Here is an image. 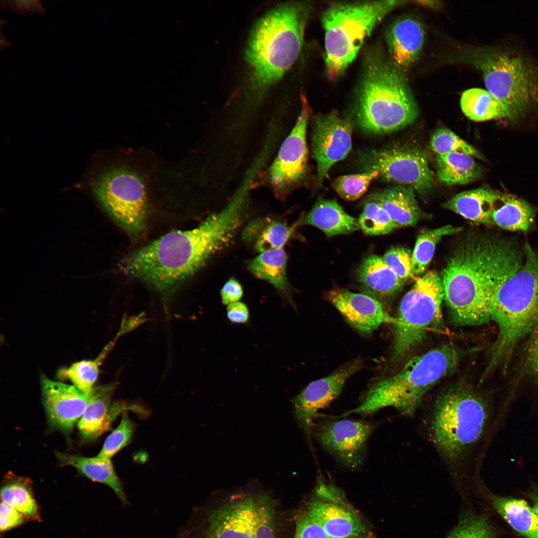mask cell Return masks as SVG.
Instances as JSON below:
<instances>
[{
	"label": "cell",
	"mask_w": 538,
	"mask_h": 538,
	"mask_svg": "<svg viewBox=\"0 0 538 538\" xmlns=\"http://www.w3.org/2000/svg\"><path fill=\"white\" fill-rule=\"evenodd\" d=\"M245 201L237 193L196 228L170 232L132 252L120 263L121 270L170 295L231 241L243 221Z\"/></svg>",
	"instance_id": "1"
},
{
	"label": "cell",
	"mask_w": 538,
	"mask_h": 538,
	"mask_svg": "<svg viewBox=\"0 0 538 538\" xmlns=\"http://www.w3.org/2000/svg\"><path fill=\"white\" fill-rule=\"evenodd\" d=\"M524 256L507 239L472 235L459 242L441 278L444 300L454 321L469 326L488 322L497 291L521 267Z\"/></svg>",
	"instance_id": "2"
},
{
	"label": "cell",
	"mask_w": 538,
	"mask_h": 538,
	"mask_svg": "<svg viewBox=\"0 0 538 538\" xmlns=\"http://www.w3.org/2000/svg\"><path fill=\"white\" fill-rule=\"evenodd\" d=\"M311 9L306 2H286L271 8L256 23L245 52L251 98L259 100L295 62Z\"/></svg>",
	"instance_id": "3"
},
{
	"label": "cell",
	"mask_w": 538,
	"mask_h": 538,
	"mask_svg": "<svg viewBox=\"0 0 538 538\" xmlns=\"http://www.w3.org/2000/svg\"><path fill=\"white\" fill-rule=\"evenodd\" d=\"M459 359L458 351L450 344L414 357L398 373L373 384L359 405L342 416L352 413L366 416L389 406L411 416L426 393L454 370Z\"/></svg>",
	"instance_id": "4"
},
{
	"label": "cell",
	"mask_w": 538,
	"mask_h": 538,
	"mask_svg": "<svg viewBox=\"0 0 538 538\" xmlns=\"http://www.w3.org/2000/svg\"><path fill=\"white\" fill-rule=\"evenodd\" d=\"M521 267L500 287L491 319L498 325L487 370L506 364L518 343L538 327V254L527 243Z\"/></svg>",
	"instance_id": "5"
},
{
	"label": "cell",
	"mask_w": 538,
	"mask_h": 538,
	"mask_svg": "<svg viewBox=\"0 0 538 538\" xmlns=\"http://www.w3.org/2000/svg\"><path fill=\"white\" fill-rule=\"evenodd\" d=\"M418 108L402 72L380 54L369 58L359 92L356 117L360 127L385 134L412 124Z\"/></svg>",
	"instance_id": "6"
},
{
	"label": "cell",
	"mask_w": 538,
	"mask_h": 538,
	"mask_svg": "<svg viewBox=\"0 0 538 538\" xmlns=\"http://www.w3.org/2000/svg\"><path fill=\"white\" fill-rule=\"evenodd\" d=\"M490 410L474 391L453 388L436 400L428 423L430 439L438 453L452 465L462 463L487 428Z\"/></svg>",
	"instance_id": "7"
},
{
	"label": "cell",
	"mask_w": 538,
	"mask_h": 538,
	"mask_svg": "<svg viewBox=\"0 0 538 538\" xmlns=\"http://www.w3.org/2000/svg\"><path fill=\"white\" fill-rule=\"evenodd\" d=\"M403 0L339 3L323 13L325 65L329 80L341 76L375 27Z\"/></svg>",
	"instance_id": "8"
},
{
	"label": "cell",
	"mask_w": 538,
	"mask_h": 538,
	"mask_svg": "<svg viewBox=\"0 0 538 538\" xmlns=\"http://www.w3.org/2000/svg\"><path fill=\"white\" fill-rule=\"evenodd\" d=\"M474 63L482 73L487 90L515 120L538 106V67L529 58L508 48L479 51Z\"/></svg>",
	"instance_id": "9"
},
{
	"label": "cell",
	"mask_w": 538,
	"mask_h": 538,
	"mask_svg": "<svg viewBox=\"0 0 538 538\" xmlns=\"http://www.w3.org/2000/svg\"><path fill=\"white\" fill-rule=\"evenodd\" d=\"M444 293L441 278L429 271L415 281L402 299L393 342L392 359L402 358L442 323Z\"/></svg>",
	"instance_id": "10"
},
{
	"label": "cell",
	"mask_w": 538,
	"mask_h": 538,
	"mask_svg": "<svg viewBox=\"0 0 538 538\" xmlns=\"http://www.w3.org/2000/svg\"><path fill=\"white\" fill-rule=\"evenodd\" d=\"M277 512L266 494H242L215 509L204 538H279Z\"/></svg>",
	"instance_id": "11"
},
{
	"label": "cell",
	"mask_w": 538,
	"mask_h": 538,
	"mask_svg": "<svg viewBox=\"0 0 538 538\" xmlns=\"http://www.w3.org/2000/svg\"><path fill=\"white\" fill-rule=\"evenodd\" d=\"M93 191L103 207L129 234L139 235L146 227L147 199L142 178L121 167L101 175L93 184Z\"/></svg>",
	"instance_id": "12"
},
{
	"label": "cell",
	"mask_w": 538,
	"mask_h": 538,
	"mask_svg": "<svg viewBox=\"0 0 538 538\" xmlns=\"http://www.w3.org/2000/svg\"><path fill=\"white\" fill-rule=\"evenodd\" d=\"M367 163L369 170L377 171L383 180L420 193L429 191L434 183L427 155L419 148L394 146L374 150L367 156Z\"/></svg>",
	"instance_id": "13"
},
{
	"label": "cell",
	"mask_w": 538,
	"mask_h": 538,
	"mask_svg": "<svg viewBox=\"0 0 538 538\" xmlns=\"http://www.w3.org/2000/svg\"><path fill=\"white\" fill-rule=\"evenodd\" d=\"M374 425L358 419H325L314 421L311 436L341 464L351 469L362 465L367 442Z\"/></svg>",
	"instance_id": "14"
},
{
	"label": "cell",
	"mask_w": 538,
	"mask_h": 538,
	"mask_svg": "<svg viewBox=\"0 0 538 538\" xmlns=\"http://www.w3.org/2000/svg\"><path fill=\"white\" fill-rule=\"evenodd\" d=\"M352 133L349 121L336 112L315 117L311 143L317 165L318 186L322 185L331 167L345 158L350 152L352 146Z\"/></svg>",
	"instance_id": "15"
},
{
	"label": "cell",
	"mask_w": 538,
	"mask_h": 538,
	"mask_svg": "<svg viewBox=\"0 0 538 538\" xmlns=\"http://www.w3.org/2000/svg\"><path fill=\"white\" fill-rule=\"evenodd\" d=\"M314 494L305 513L323 528L330 538L358 537L363 534L362 521L340 504L342 493L331 482L319 477Z\"/></svg>",
	"instance_id": "16"
},
{
	"label": "cell",
	"mask_w": 538,
	"mask_h": 538,
	"mask_svg": "<svg viewBox=\"0 0 538 538\" xmlns=\"http://www.w3.org/2000/svg\"><path fill=\"white\" fill-rule=\"evenodd\" d=\"M362 367L363 363L359 359L348 363L330 375L312 382L291 400L295 419L309 442L318 411L339 396L347 380Z\"/></svg>",
	"instance_id": "17"
},
{
	"label": "cell",
	"mask_w": 538,
	"mask_h": 538,
	"mask_svg": "<svg viewBox=\"0 0 538 538\" xmlns=\"http://www.w3.org/2000/svg\"><path fill=\"white\" fill-rule=\"evenodd\" d=\"M309 108L305 99L292 131L281 145L269 171L270 184L283 193L298 182L304 175L307 162L306 129Z\"/></svg>",
	"instance_id": "18"
},
{
	"label": "cell",
	"mask_w": 538,
	"mask_h": 538,
	"mask_svg": "<svg viewBox=\"0 0 538 538\" xmlns=\"http://www.w3.org/2000/svg\"><path fill=\"white\" fill-rule=\"evenodd\" d=\"M327 298L347 322L364 335L371 334L383 324L397 322L381 302L364 293L335 288L328 293Z\"/></svg>",
	"instance_id": "19"
},
{
	"label": "cell",
	"mask_w": 538,
	"mask_h": 538,
	"mask_svg": "<svg viewBox=\"0 0 538 538\" xmlns=\"http://www.w3.org/2000/svg\"><path fill=\"white\" fill-rule=\"evenodd\" d=\"M43 405L48 420L60 430L68 431L82 416L88 395L73 385L40 377Z\"/></svg>",
	"instance_id": "20"
},
{
	"label": "cell",
	"mask_w": 538,
	"mask_h": 538,
	"mask_svg": "<svg viewBox=\"0 0 538 538\" xmlns=\"http://www.w3.org/2000/svg\"><path fill=\"white\" fill-rule=\"evenodd\" d=\"M114 381L94 387L88 395L85 410L78 422L81 435L87 440L95 439L109 429L120 413L134 410L143 413L144 409L135 404L124 402L112 404V398L117 387Z\"/></svg>",
	"instance_id": "21"
},
{
	"label": "cell",
	"mask_w": 538,
	"mask_h": 538,
	"mask_svg": "<svg viewBox=\"0 0 538 538\" xmlns=\"http://www.w3.org/2000/svg\"><path fill=\"white\" fill-rule=\"evenodd\" d=\"M386 41L391 62L401 72L413 67L419 60L424 42V30L413 16L396 19L388 28Z\"/></svg>",
	"instance_id": "22"
},
{
	"label": "cell",
	"mask_w": 538,
	"mask_h": 538,
	"mask_svg": "<svg viewBox=\"0 0 538 538\" xmlns=\"http://www.w3.org/2000/svg\"><path fill=\"white\" fill-rule=\"evenodd\" d=\"M357 276L362 293L378 300L386 308L401 291L404 283V281L386 264L383 258L375 255L368 256L362 262Z\"/></svg>",
	"instance_id": "23"
},
{
	"label": "cell",
	"mask_w": 538,
	"mask_h": 538,
	"mask_svg": "<svg viewBox=\"0 0 538 538\" xmlns=\"http://www.w3.org/2000/svg\"><path fill=\"white\" fill-rule=\"evenodd\" d=\"M288 225L282 220L263 217L252 220L245 228L243 240L259 253L283 248L299 225Z\"/></svg>",
	"instance_id": "24"
},
{
	"label": "cell",
	"mask_w": 538,
	"mask_h": 538,
	"mask_svg": "<svg viewBox=\"0 0 538 538\" xmlns=\"http://www.w3.org/2000/svg\"><path fill=\"white\" fill-rule=\"evenodd\" d=\"M501 193L486 187L461 192L442 206L473 222L494 225L492 213Z\"/></svg>",
	"instance_id": "25"
},
{
	"label": "cell",
	"mask_w": 538,
	"mask_h": 538,
	"mask_svg": "<svg viewBox=\"0 0 538 538\" xmlns=\"http://www.w3.org/2000/svg\"><path fill=\"white\" fill-rule=\"evenodd\" d=\"M299 222L318 228L328 237L349 234L360 229L359 219L347 214L334 200H319Z\"/></svg>",
	"instance_id": "26"
},
{
	"label": "cell",
	"mask_w": 538,
	"mask_h": 538,
	"mask_svg": "<svg viewBox=\"0 0 538 538\" xmlns=\"http://www.w3.org/2000/svg\"><path fill=\"white\" fill-rule=\"evenodd\" d=\"M411 187L399 185L374 195L397 227L413 226L426 216Z\"/></svg>",
	"instance_id": "27"
},
{
	"label": "cell",
	"mask_w": 538,
	"mask_h": 538,
	"mask_svg": "<svg viewBox=\"0 0 538 538\" xmlns=\"http://www.w3.org/2000/svg\"><path fill=\"white\" fill-rule=\"evenodd\" d=\"M57 457L64 465L75 467L91 480L110 487L124 505L128 502L122 483L116 474L111 459L98 455L94 457L58 453Z\"/></svg>",
	"instance_id": "28"
},
{
	"label": "cell",
	"mask_w": 538,
	"mask_h": 538,
	"mask_svg": "<svg viewBox=\"0 0 538 538\" xmlns=\"http://www.w3.org/2000/svg\"><path fill=\"white\" fill-rule=\"evenodd\" d=\"M498 513L518 533L526 538H538V515L523 499L492 495Z\"/></svg>",
	"instance_id": "29"
},
{
	"label": "cell",
	"mask_w": 538,
	"mask_h": 538,
	"mask_svg": "<svg viewBox=\"0 0 538 538\" xmlns=\"http://www.w3.org/2000/svg\"><path fill=\"white\" fill-rule=\"evenodd\" d=\"M535 215L534 208L526 201L511 194H501L492 213L493 225L511 231H526Z\"/></svg>",
	"instance_id": "30"
},
{
	"label": "cell",
	"mask_w": 538,
	"mask_h": 538,
	"mask_svg": "<svg viewBox=\"0 0 538 538\" xmlns=\"http://www.w3.org/2000/svg\"><path fill=\"white\" fill-rule=\"evenodd\" d=\"M287 261V255L283 248H278L259 253L250 261L248 269L255 276L269 282L289 299L290 290L286 274Z\"/></svg>",
	"instance_id": "31"
},
{
	"label": "cell",
	"mask_w": 538,
	"mask_h": 538,
	"mask_svg": "<svg viewBox=\"0 0 538 538\" xmlns=\"http://www.w3.org/2000/svg\"><path fill=\"white\" fill-rule=\"evenodd\" d=\"M436 165L437 179L449 186L472 182L482 174L481 168L473 157L461 152L437 156Z\"/></svg>",
	"instance_id": "32"
},
{
	"label": "cell",
	"mask_w": 538,
	"mask_h": 538,
	"mask_svg": "<svg viewBox=\"0 0 538 538\" xmlns=\"http://www.w3.org/2000/svg\"><path fill=\"white\" fill-rule=\"evenodd\" d=\"M460 107L464 114L475 122L511 119L506 107L487 90L481 88L465 91L460 98Z\"/></svg>",
	"instance_id": "33"
},
{
	"label": "cell",
	"mask_w": 538,
	"mask_h": 538,
	"mask_svg": "<svg viewBox=\"0 0 538 538\" xmlns=\"http://www.w3.org/2000/svg\"><path fill=\"white\" fill-rule=\"evenodd\" d=\"M117 339L115 337L109 342L95 359L79 361L68 367L61 368L57 372V377L62 380L69 381L73 386L88 395L94 387L101 365L114 347Z\"/></svg>",
	"instance_id": "34"
},
{
	"label": "cell",
	"mask_w": 538,
	"mask_h": 538,
	"mask_svg": "<svg viewBox=\"0 0 538 538\" xmlns=\"http://www.w3.org/2000/svg\"><path fill=\"white\" fill-rule=\"evenodd\" d=\"M462 229L461 227L447 225L422 232L417 237L411 255L412 276L423 273L432 260L437 244L442 237L457 234Z\"/></svg>",
	"instance_id": "35"
},
{
	"label": "cell",
	"mask_w": 538,
	"mask_h": 538,
	"mask_svg": "<svg viewBox=\"0 0 538 538\" xmlns=\"http://www.w3.org/2000/svg\"><path fill=\"white\" fill-rule=\"evenodd\" d=\"M28 482L23 478L13 479L1 489V501L14 508L23 515L39 518L38 509Z\"/></svg>",
	"instance_id": "36"
},
{
	"label": "cell",
	"mask_w": 538,
	"mask_h": 538,
	"mask_svg": "<svg viewBox=\"0 0 538 538\" xmlns=\"http://www.w3.org/2000/svg\"><path fill=\"white\" fill-rule=\"evenodd\" d=\"M359 222L363 232L372 236L385 235L398 228L374 195L365 202Z\"/></svg>",
	"instance_id": "37"
},
{
	"label": "cell",
	"mask_w": 538,
	"mask_h": 538,
	"mask_svg": "<svg viewBox=\"0 0 538 538\" xmlns=\"http://www.w3.org/2000/svg\"><path fill=\"white\" fill-rule=\"evenodd\" d=\"M379 176L374 170L357 174L344 175L335 178L332 187L337 193L347 201H355L367 191L372 181Z\"/></svg>",
	"instance_id": "38"
},
{
	"label": "cell",
	"mask_w": 538,
	"mask_h": 538,
	"mask_svg": "<svg viewBox=\"0 0 538 538\" xmlns=\"http://www.w3.org/2000/svg\"><path fill=\"white\" fill-rule=\"evenodd\" d=\"M432 150L441 156L452 152H461L479 158H482L480 152L451 130L441 128L436 130L430 139Z\"/></svg>",
	"instance_id": "39"
},
{
	"label": "cell",
	"mask_w": 538,
	"mask_h": 538,
	"mask_svg": "<svg viewBox=\"0 0 538 538\" xmlns=\"http://www.w3.org/2000/svg\"><path fill=\"white\" fill-rule=\"evenodd\" d=\"M445 538H495L492 526L484 516L466 514Z\"/></svg>",
	"instance_id": "40"
},
{
	"label": "cell",
	"mask_w": 538,
	"mask_h": 538,
	"mask_svg": "<svg viewBox=\"0 0 538 538\" xmlns=\"http://www.w3.org/2000/svg\"><path fill=\"white\" fill-rule=\"evenodd\" d=\"M134 428V424L129 417L127 411L123 412L120 424L107 437L97 455L111 459L115 454L130 443Z\"/></svg>",
	"instance_id": "41"
},
{
	"label": "cell",
	"mask_w": 538,
	"mask_h": 538,
	"mask_svg": "<svg viewBox=\"0 0 538 538\" xmlns=\"http://www.w3.org/2000/svg\"><path fill=\"white\" fill-rule=\"evenodd\" d=\"M386 264L404 281L412 276L411 255L403 248H392L382 257Z\"/></svg>",
	"instance_id": "42"
},
{
	"label": "cell",
	"mask_w": 538,
	"mask_h": 538,
	"mask_svg": "<svg viewBox=\"0 0 538 538\" xmlns=\"http://www.w3.org/2000/svg\"><path fill=\"white\" fill-rule=\"evenodd\" d=\"M294 538H330L323 528L306 513L296 523Z\"/></svg>",
	"instance_id": "43"
},
{
	"label": "cell",
	"mask_w": 538,
	"mask_h": 538,
	"mask_svg": "<svg viewBox=\"0 0 538 538\" xmlns=\"http://www.w3.org/2000/svg\"><path fill=\"white\" fill-rule=\"evenodd\" d=\"M23 515L10 505L1 501L0 530L4 532L23 523Z\"/></svg>",
	"instance_id": "44"
},
{
	"label": "cell",
	"mask_w": 538,
	"mask_h": 538,
	"mask_svg": "<svg viewBox=\"0 0 538 538\" xmlns=\"http://www.w3.org/2000/svg\"><path fill=\"white\" fill-rule=\"evenodd\" d=\"M1 7L9 8L20 14H29L33 12L43 13L45 10L40 1L34 0H1Z\"/></svg>",
	"instance_id": "45"
},
{
	"label": "cell",
	"mask_w": 538,
	"mask_h": 538,
	"mask_svg": "<svg viewBox=\"0 0 538 538\" xmlns=\"http://www.w3.org/2000/svg\"><path fill=\"white\" fill-rule=\"evenodd\" d=\"M220 294L222 303L228 305L239 301L243 296V290L237 280L230 278L222 287Z\"/></svg>",
	"instance_id": "46"
},
{
	"label": "cell",
	"mask_w": 538,
	"mask_h": 538,
	"mask_svg": "<svg viewBox=\"0 0 538 538\" xmlns=\"http://www.w3.org/2000/svg\"><path fill=\"white\" fill-rule=\"evenodd\" d=\"M531 334L527 352V362L530 370L538 380V327Z\"/></svg>",
	"instance_id": "47"
},
{
	"label": "cell",
	"mask_w": 538,
	"mask_h": 538,
	"mask_svg": "<svg viewBox=\"0 0 538 538\" xmlns=\"http://www.w3.org/2000/svg\"><path fill=\"white\" fill-rule=\"evenodd\" d=\"M227 316L232 323H245L249 319V310L246 304L238 301L227 306Z\"/></svg>",
	"instance_id": "48"
},
{
	"label": "cell",
	"mask_w": 538,
	"mask_h": 538,
	"mask_svg": "<svg viewBox=\"0 0 538 538\" xmlns=\"http://www.w3.org/2000/svg\"><path fill=\"white\" fill-rule=\"evenodd\" d=\"M529 496L533 504V508L538 515V488L534 489L529 493Z\"/></svg>",
	"instance_id": "49"
},
{
	"label": "cell",
	"mask_w": 538,
	"mask_h": 538,
	"mask_svg": "<svg viewBox=\"0 0 538 538\" xmlns=\"http://www.w3.org/2000/svg\"><path fill=\"white\" fill-rule=\"evenodd\" d=\"M358 537H353V538H358Z\"/></svg>",
	"instance_id": "50"
}]
</instances>
